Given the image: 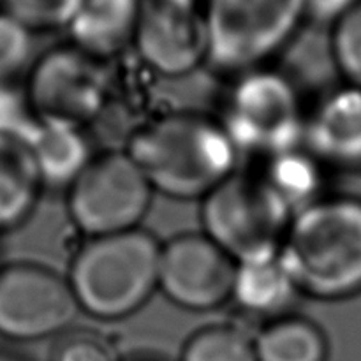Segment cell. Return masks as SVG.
<instances>
[{
  "instance_id": "cell-14",
  "label": "cell",
  "mask_w": 361,
  "mask_h": 361,
  "mask_svg": "<svg viewBox=\"0 0 361 361\" xmlns=\"http://www.w3.org/2000/svg\"><path fill=\"white\" fill-rule=\"evenodd\" d=\"M27 141L42 185L51 189H69L94 161L83 127L74 123L37 118Z\"/></svg>"
},
{
  "instance_id": "cell-11",
  "label": "cell",
  "mask_w": 361,
  "mask_h": 361,
  "mask_svg": "<svg viewBox=\"0 0 361 361\" xmlns=\"http://www.w3.org/2000/svg\"><path fill=\"white\" fill-rule=\"evenodd\" d=\"M236 261L207 235H180L161 249L159 289L175 305L210 310L231 298Z\"/></svg>"
},
{
  "instance_id": "cell-21",
  "label": "cell",
  "mask_w": 361,
  "mask_h": 361,
  "mask_svg": "<svg viewBox=\"0 0 361 361\" xmlns=\"http://www.w3.org/2000/svg\"><path fill=\"white\" fill-rule=\"evenodd\" d=\"M330 44L335 69L361 87V0L330 28Z\"/></svg>"
},
{
  "instance_id": "cell-1",
  "label": "cell",
  "mask_w": 361,
  "mask_h": 361,
  "mask_svg": "<svg viewBox=\"0 0 361 361\" xmlns=\"http://www.w3.org/2000/svg\"><path fill=\"white\" fill-rule=\"evenodd\" d=\"M152 189L176 200H203L233 175L240 152L219 120L173 113L134 133L127 148Z\"/></svg>"
},
{
  "instance_id": "cell-2",
  "label": "cell",
  "mask_w": 361,
  "mask_h": 361,
  "mask_svg": "<svg viewBox=\"0 0 361 361\" xmlns=\"http://www.w3.org/2000/svg\"><path fill=\"white\" fill-rule=\"evenodd\" d=\"M282 256L300 291L319 300L361 293V200L321 197L296 212Z\"/></svg>"
},
{
  "instance_id": "cell-5",
  "label": "cell",
  "mask_w": 361,
  "mask_h": 361,
  "mask_svg": "<svg viewBox=\"0 0 361 361\" xmlns=\"http://www.w3.org/2000/svg\"><path fill=\"white\" fill-rule=\"evenodd\" d=\"M201 201L204 235L235 261L281 250L295 215L263 175L233 173Z\"/></svg>"
},
{
  "instance_id": "cell-8",
  "label": "cell",
  "mask_w": 361,
  "mask_h": 361,
  "mask_svg": "<svg viewBox=\"0 0 361 361\" xmlns=\"http://www.w3.org/2000/svg\"><path fill=\"white\" fill-rule=\"evenodd\" d=\"M80 312L69 279L34 263L0 268V337L18 342L55 337Z\"/></svg>"
},
{
  "instance_id": "cell-20",
  "label": "cell",
  "mask_w": 361,
  "mask_h": 361,
  "mask_svg": "<svg viewBox=\"0 0 361 361\" xmlns=\"http://www.w3.org/2000/svg\"><path fill=\"white\" fill-rule=\"evenodd\" d=\"M32 28L0 13V87H7L35 63Z\"/></svg>"
},
{
  "instance_id": "cell-25",
  "label": "cell",
  "mask_w": 361,
  "mask_h": 361,
  "mask_svg": "<svg viewBox=\"0 0 361 361\" xmlns=\"http://www.w3.org/2000/svg\"><path fill=\"white\" fill-rule=\"evenodd\" d=\"M0 361H21V360L16 358V356L9 355V353H0Z\"/></svg>"
},
{
  "instance_id": "cell-3",
  "label": "cell",
  "mask_w": 361,
  "mask_h": 361,
  "mask_svg": "<svg viewBox=\"0 0 361 361\" xmlns=\"http://www.w3.org/2000/svg\"><path fill=\"white\" fill-rule=\"evenodd\" d=\"M161 249L140 228L88 240L67 277L80 309L97 319H122L140 310L159 288Z\"/></svg>"
},
{
  "instance_id": "cell-24",
  "label": "cell",
  "mask_w": 361,
  "mask_h": 361,
  "mask_svg": "<svg viewBox=\"0 0 361 361\" xmlns=\"http://www.w3.org/2000/svg\"><path fill=\"white\" fill-rule=\"evenodd\" d=\"M360 0H305V21L330 30Z\"/></svg>"
},
{
  "instance_id": "cell-23",
  "label": "cell",
  "mask_w": 361,
  "mask_h": 361,
  "mask_svg": "<svg viewBox=\"0 0 361 361\" xmlns=\"http://www.w3.org/2000/svg\"><path fill=\"white\" fill-rule=\"evenodd\" d=\"M53 361H113L104 342L90 335H76L59 345Z\"/></svg>"
},
{
  "instance_id": "cell-10",
  "label": "cell",
  "mask_w": 361,
  "mask_h": 361,
  "mask_svg": "<svg viewBox=\"0 0 361 361\" xmlns=\"http://www.w3.org/2000/svg\"><path fill=\"white\" fill-rule=\"evenodd\" d=\"M133 44L161 76L178 78L207 63L208 34L196 0H143Z\"/></svg>"
},
{
  "instance_id": "cell-4",
  "label": "cell",
  "mask_w": 361,
  "mask_h": 361,
  "mask_svg": "<svg viewBox=\"0 0 361 361\" xmlns=\"http://www.w3.org/2000/svg\"><path fill=\"white\" fill-rule=\"evenodd\" d=\"M207 63L222 73L261 69L305 21V0H208Z\"/></svg>"
},
{
  "instance_id": "cell-6",
  "label": "cell",
  "mask_w": 361,
  "mask_h": 361,
  "mask_svg": "<svg viewBox=\"0 0 361 361\" xmlns=\"http://www.w3.org/2000/svg\"><path fill=\"white\" fill-rule=\"evenodd\" d=\"M305 122L295 81L264 67L236 78L221 120L236 150L268 159L300 148Z\"/></svg>"
},
{
  "instance_id": "cell-15",
  "label": "cell",
  "mask_w": 361,
  "mask_h": 361,
  "mask_svg": "<svg viewBox=\"0 0 361 361\" xmlns=\"http://www.w3.org/2000/svg\"><path fill=\"white\" fill-rule=\"evenodd\" d=\"M143 0H81L71 20L73 46L99 60L133 44Z\"/></svg>"
},
{
  "instance_id": "cell-17",
  "label": "cell",
  "mask_w": 361,
  "mask_h": 361,
  "mask_svg": "<svg viewBox=\"0 0 361 361\" xmlns=\"http://www.w3.org/2000/svg\"><path fill=\"white\" fill-rule=\"evenodd\" d=\"M257 361H326L328 342L309 319L284 316L270 321L254 338Z\"/></svg>"
},
{
  "instance_id": "cell-13",
  "label": "cell",
  "mask_w": 361,
  "mask_h": 361,
  "mask_svg": "<svg viewBox=\"0 0 361 361\" xmlns=\"http://www.w3.org/2000/svg\"><path fill=\"white\" fill-rule=\"evenodd\" d=\"M300 293L282 249L236 261L231 298L250 316L271 317V321L288 316Z\"/></svg>"
},
{
  "instance_id": "cell-9",
  "label": "cell",
  "mask_w": 361,
  "mask_h": 361,
  "mask_svg": "<svg viewBox=\"0 0 361 361\" xmlns=\"http://www.w3.org/2000/svg\"><path fill=\"white\" fill-rule=\"evenodd\" d=\"M25 95L35 118L83 127L106 106L108 74L102 60L76 46H62L35 60Z\"/></svg>"
},
{
  "instance_id": "cell-16",
  "label": "cell",
  "mask_w": 361,
  "mask_h": 361,
  "mask_svg": "<svg viewBox=\"0 0 361 361\" xmlns=\"http://www.w3.org/2000/svg\"><path fill=\"white\" fill-rule=\"evenodd\" d=\"M42 189L27 137L0 130V231L27 221Z\"/></svg>"
},
{
  "instance_id": "cell-19",
  "label": "cell",
  "mask_w": 361,
  "mask_h": 361,
  "mask_svg": "<svg viewBox=\"0 0 361 361\" xmlns=\"http://www.w3.org/2000/svg\"><path fill=\"white\" fill-rule=\"evenodd\" d=\"M182 361H257L254 338L229 324L208 326L187 341Z\"/></svg>"
},
{
  "instance_id": "cell-18",
  "label": "cell",
  "mask_w": 361,
  "mask_h": 361,
  "mask_svg": "<svg viewBox=\"0 0 361 361\" xmlns=\"http://www.w3.org/2000/svg\"><path fill=\"white\" fill-rule=\"evenodd\" d=\"M321 162L310 152L300 148L275 155L268 162L264 178L288 203L293 214L316 203L321 189Z\"/></svg>"
},
{
  "instance_id": "cell-12",
  "label": "cell",
  "mask_w": 361,
  "mask_h": 361,
  "mask_svg": "<svg viewBox=\"0 0 361 361\" xmlns=\"http://www.w3.org/2000/svg\"><path fill=\"white\" fill-rule=\"evenodd\" d=\"M303 145L321 164L361 168V87L330 92L307 115Z\"/></svg>"
},
{
  "instance_id": "cell-22",
  "label": "cell",
  "mask_w": 361,
  "mask_h": 361,
  "mask_svg": "<svg viewBox=\"0 0 361 361\" xmlns=\"http://www.w3.org/2000/svg\"><path fill=\"white\" fill-rule=\"evenodd\" d=\"M6 13L35 28L69 27L81 0H4Z\"/></svg>"
},
{
  "instance_id": "cell-7",
  "label": "cell",
  "mask_w": 361,
  "mask_h": 361,
  "mask_svg": "<svg viewBox=\"0 0 361 361\" xmlns=\"http://www.w3.org/2000/svg\"><path fill=\"white\" fill-rule=\"evenodd\" d=\"M152 194L150 182L129 152H108L94 157L69 187L67 207L74 224L95 238L137 229Z\"/></svg>"
}]
</instances>
